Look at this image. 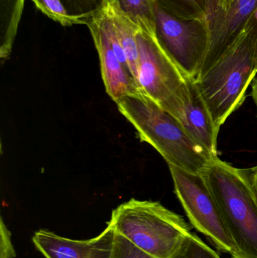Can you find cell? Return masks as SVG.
<instances>
[{"mask_svg": "<svg viewBox=\"0 0 257 258\" xmlns=\"http://www.w3.org/2000/svg\"><path fill=\"white\" fill-rule=\"evenodd\" d=\"M116 104L140 140L152 146L168 165L202 174L216 157L195 141L175 116L140 91Z\"/></svg>", "mask_w": 257, "mask_h": 258, "instance_id": "obj_1", "label": "cell"}, {"mask_svg": "<svg viewBox=\"0 0 257 258\" xmlns=\"http://www.w3.org/2000/svg\"><path fill=\"white\" fill-rule=\"evenodd\" d=\"M256 73L257 23L252 16L229 49L196 81L217 130L244 102Z\"/></svg>", "mask_w": 257, "mask_h": 258, "instance_id": "obj_2", "label": "cell"}, {"mask_svg": "<svg viewBox=\"0 0 257 258\" xmlns=\"http://www.w3.org/2000/svg\"><path fill=\"white\" fill-rule=\"evenodd\" d=\"M202 175L235 243L232 258H257V202L248 174L216 156Z\"/></svg>", "mask_w": 257, "mask_h": 258, "instance_id": "obj_3", "label": "cell"}, {"mask_svg": "<svg viewBox=\"0 0 257 258\" xmlns=\"http://www.w3.org/2000/svg\"><path fill=\"white\" fill-rule=\"evenodd\" d=\"M108 224L116 233L155 258L172 257L192 230L182 216L158 202L135 199L114 209Z\"/></svg>", "mask_w": 257, "mask_h": 258, "instance_id": "obj_4", "label": "cell"}, {"mask_svg": "<svg viewBox=\"0 0 257 258\" xmlns=\"http://www.w3.org/2000/svg\"><path fill=\"white\" fill-rule=\"evenodd\" d=\"M155 35L161 48L185 78L196 81L211 40L207 18L181 19L155 6Z\"/></svg>", "mask_w": 257, "mask_h": 258, "instance_id": "obj_5", "label": "cell"}, {"mask_svg": "<svg viewBox=\"0 0 257 258\" xmlns=\"http://www.w3.org/2000/svg\"><path fill=\"white\" fill-rule=\"evenodd\" d=\"M179 199L192 225L205 235L218 251L233 257L236 248L218 204L202 174L168 165Z\"/></svg>", "mask_w": 257, "mask_h": 258, "instance_id": "obj_6", "label": "cell"}, {"mask_svg": "<svg viewBox=\"0 0 257 258\" xmlns=\"http://www.w3.org/2000/svg\"><path fill=\"white\" fill-rule=\"evenodd\" d=\"M137 42L139 60L136 82L139 91L162 108L181 101L186 78L161 48L156 35L140 30Z\"/></svg>", "mask_w": 257, "mask_h": 258, "instance_id": "obj_7", "label": "cell"}, {"mask_svg": "<svg viewBox=\"0 0 257 258\" xmlns=\"http://www.w3.org/2000/svg\"><path fill=\"white\" fill-rule=\"evenodd\" d=\"M187 133L210 154L217 156L219 132L194 80L186 78L182 102L169 110Z\"/></svg>", "mask_w": 257, "mask_h": 258, "instance_id": "obj_8", "label": "cell"}, {"mask_svg": "<svg viewBox=\"0 0 257 258\" xmlns=\"http://www.w3.org/2000/svg\"><path fill=\"white\" fill-rule=\"evenodd\" d=\"M104 13V11L86 25L99 55L101 75L107 93L117 103L126 95L137 93L139 89L131 71L119 61L112 48L106 30Z\"/></svg>", "mask_w": 257, "mask_h": 258, "instance_id": "obj_9", "label": "cell"}, {"mask_svg": "<svg viewBox=\"0 0 257 258\" xmlns=\"http://www.w3.org/2000/svg\"><path fill=\"white\" fill-rule=\"evenodd\" d=\"M115 236L114 228L107 224L99 236L89 240H73L40 230L33 242L46 258H111Z\"/></svg>", "mask_w": 257, "mask_h": 258, "instance_id": "obj_10", "label": "cell"}, {"mask_svg": "<svg viewBox=\"0 0 257 258\" xmlns=\"http://www.w3.org/2000/svg\"><path fill=\"white\" fill-rule=\"evenodd\" d=\"M256 8L257 0H235L227 12L211 26L209 47L197 80L206 74L238 39Z\"/></svg>", "mask_w": 257, "mask_h": 258, "instance_id": "obj_11", "label": "cell"}, {"mask_svg": "<svg viewBox=\"0 0 257 258\" xmlns=\"http://www.w3.org/2000/svg\"><path fill=\"white\" fill-rule=\"evenodd\" d=\"M107 12L125 53L130 71L137 81L139 60L137 33L141 29L113 5H108Z\"/></svg>", "mask_w": 257, "mask_h": 258, "instance_id": "obj_12", "label": "cell"}, {"mask_svg": "<svg viewBox=\"0 0 257 258\" xmlns=\"http://www.w3.org/2000/svg\"><path fill=\"white\" fill-rule=\"evenodd\" d=\"M25 0H0V57L6 60L12 54Z\"/></svg>", "mask_w": 257, "mask_h": 258, "instance_id": "obj_13", "label": "cell"}, {"mask_svg": "<svg viewBox=\"0 0 257 258\" xmlns=\"http://www.w3.org/2000/svg\"><path fill=\"white\" fill-rule=\"evenodd\" d=\"M143 31L155 34V0H109Z\"/></svg>", "mask_w": 257, "mask_h": 258, "instance_id": "obj_14", "label": "cell"}, {"mask_svg": "<svg viewBox=\"0 0 257 258\" xmlns=\"http://www.w3.org/2000/svg\"><path fill=\"white\" fill-rule=\"evenodd\" d=\"M158 6L170 15L181 18H207L210 0H155Z\"/></svg>", "mask_w": 257, "mask_h": 258, "instance_id": "obj_15", "label": "cell"}, {"mask_svg": "<svg viewBox=\"0 0 257 258\" xmlns=\"http://www.w3.org/2000/svg\"><path fill=\"white\" fill-rule=\"evenodd\" d=\"M68 15L78 24H87L108 7L109 0H60Z\"/></svg>", "mask_w": 257, "mask_h": 258, "instance_id": "obj_16", "label": "cell"}, {"mask_svg": "<svg viewBox=\"0 0 257 258\" xmlns=\"http://www.w3.org/2000/svg\"><path fill=\"white\" fill-rule=\"evenodd\" d=\"M170 258H221L207 245L199 236L190 233L186 236L181 247Z\"/></svg>", "mask_w": 257, "mask_h": 258, "instance_id": "obj_17", "label": "cell"}, {"mask_svg": "<svg viewBox=\"0 0 257 258\" xmlns=\"http://www.w3.org/2000/svg\"><path fill=\"white\" fill-rule=\"evenodd\" d=\"M36 7L55 22L64 27L78 24L75 20L68 15L60 0H31Z\"/></svg>", "mask_w": 257, "mask_h": 258, "instance_id": "obj_18", "label": "cell"}, {"mask_svg": "<svg viewBox=\"0 0 257 258\" xmlns=\"http://www.w3.org/2000/svg\"><path fill=\"white\" fill-rule=\"evenodd\" d=\"M111 258H155L142 251L125 237L116 233Z\"/></svg>", "mask_w": 257, "mask_h": 258, "instance_id": "obj_19", "label": "cell"}, {"mask_svg": "<svg viewBox=\"0 0 257 258\" xmlns=\"http://www.w3.org/2000/svg\"><path fill=\"white\" fill-rule=\"evenodd\" d=\"M235 0H210L208 20L210 28L229 10Z\"/></svg>", "mask_w": 257, "mask_h": 258, "instance_id": "obj_20", "label": "cell"}, {"mask_svg": "<svg viewBox=\"0 0 257 258\" xmlns=\"http://www.w3.org/2000/svg\"><path fill=\"white\" fill-rule=\"evenodd\" d=\"M16 256L12 242V233L5 224L3 218L0 221V258H15Z\"/></svg>", "mask_w": 257, "mask_h": 258, "instance_id": "obj_21", "label": "cell"}, {"mask_svg": "<svg viewBox=\"0 0 257 258\" xmlns=\"http://www.w3.org/2000/svg\"><path fill=\"white\" fill-rule=\"evenodd\" d=\"M248 176L257 202V166L251 170V172H250Z\"/></svg>", "mask_w": 257, "mask_h": 258, "instance_id": "obj_22", "label": "cell"}, {"mask_svg": "<svg viewBox=\"0 0 257 258\" xmlns=\"http://www.w3.org/2000/svg\"><path fill=\"white\" fill-rule=\"evenodd\" d=\"M252 97H253V101L256 106L257 109V78L253 82L252 85Z\"/></svg>", "mask_w": 257, "mask_h": 258, "instance_id": "obj_23", "label": "cell"}, {"mask_svg": "<svg viewBox=\"0 0 257 258\" xmlns=\"http://www.w3.org/2000/svg\"><path fill=\"white\" fill-rule=\"evenodd\" d=\"M253 18H255V20H256V23H257V8H256V10H255L254 13H253Z\"/></svg>", "mask_w": 257, "mask_h": 258, "instance_id": "obj_24", "label": "cell"}]
</instances>
